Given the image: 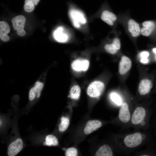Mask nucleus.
Instances as JSON below:
<instances>
[{
	"mask_svg": "<svg viewBox=\"0 0 156 156\" xmlns=\"http://www.w3.org/2000/svg\"><path fill=\"white\" fill-rule=\"evenodd\" d=\"M119 21L131 38L136 39L141 35L140 24L129 15H119Z\"/></svg>",
	"mask_w": 156,
	"mask_h": 156,
	"instance_id": "obj_1",
	"label": "nucleus"
},
{
	"mask_svg": "<svg viewBox=\"0 0 156 156\" xmlns=\"http://www.w3.org/2000/svg\"><path fill=\"white\" fill-rule=\"evenodd\" d=\"M141 35L143 36L156 39V20H148L141 23Z\"/></svg>",
	"mask_w": 156,
	"mask_h": 156,
	"instance_id": "obj_2",
	"label": "nucleus"
},
{
	"mask_svg": "<svg viewBox=\"0 0 156 156\" xmlns=\"http://www.w3.org/2000/svg\"><path fill=\"white\" fill-rule=\"evenodd\" d=\"M104 88V84L102 82L94 81L90 83L88 86L87 93L91 97L97 98L101 95Z\"/></svg>",
	"mask_w": 156,
	"mask_h": 156,
	"instance_id": "obj_3",
	"label": "nucleus"
},
{
	"mask_svg": "<svg viewBox=\"0 0 156 156\" xmlns=\"http://www.w3.org/2000/svg\"><path fill=\"white\" fill-rule=\"evenodd\" d=\"M142 140L141 133L137 132L126 136L124 139V142L126 146L131 148L140 145Z\"/></svg>",
	"mask_w": 156,
	"mask_h": 156,
	"instance_id": "obj_4",
	"label": "nucleus"
},
{
	"mask_svg": "<svg viewBox=\"0 0 156 156\" xmlns=\"http://www.w3.org/2000/svg\"><path fill=\"white\" fill-rule=\"evenodd\" d=\"M70 15L74 26L76 28L80 27V23L84 24L86 22V19L83 14L78 10H70Z\"/></svg>",
	"mask_w": 156,
	"mask_h": 156,
	"instance_id": "obj_5",
	"label": "nucleus"
},
{
	"mask_svg": "<svg viewBox=\"0 0 156 156\" xmlns=\"http://www.w3.org/2000/svg\"><path fill=\"white\" fill-rule=\"evenodd\" d=\"M101 20L111 26H113L119 21V18L114 13L107 10L102 12L101 16Z\"/></svg>",
	"mask_w": 156,
	"mask_h": 156,
	"instance_id": "obj_6",
	"label": "nucleus"
},
{
	"mask_svg": "<svg viewBox=\"0 0 156 156\" xmlns=\"http://www.w3.org/2000/svg\"><path fill=\"white\" fill-rule=\"evenodd\" d=\"M23 142L21 139L18 138L11 143L9 146L8 154L9 156H14L22 149Z\"/></svg>",
	"mask_w": 156,
	"mask_h": 156,
	"instance_id": "obj_7",
	"label": "nucleus"
},
{
	"mask_svg": "<svg viewBox=\"0 0 156 156\" xmlns=\"http://www.w3.org/2000/svg\"><path fill=\"white\" fill-rule=\"evenodd\" d=\"M121 48L120 38L118 36L114 38L110 44H107L104 46V49L108 53L114 55L116 54Z\"/></svg>",
	"mask_w": 156,
	"mask_h": 156,
	"instance_id": "obj_8",
	"label": "nucleus"
},
{
	"mask_svg": "<svg viewBox=\"0 0 156 156\" xmlns=\"http://www.w3.org/2000/svg\"><path fill=\"white\" fill-rule=\"evenodd\" d=\"M146 114V111L144 108L139 107L135 110L132 116L131 121L134 125L138 124L143 121Z\"/></svg>",
	"mask_w": 156,
	"mask_h": 156,
	"instance_id": "obj_9",
	"label": "nucleus"
},
{
	"mask_svg": "<svg viewBox=\"0 0 156 156\" xmlns=\"http://www.w3.org/2000/svg\"><path fill=\"white\" fill-rule=\"evenodd\" d=\"M153 87L152 81L149 79H144L140 82L138 91L141 95H146L148 93Z\"/></svg>",
	"mask_w": 156,
	"mask_h": 156,
	"instance_id": "obj_10",
	"label": "nucleus"
},
{
	"mask_svg": "<svg viewBox=\"0 0 156 156\" xmlns=\"http://www.w3.org/2000/svg\"><path fill=\"white\" fill-rule=\"evenodd\" d=\"M131 60L128 57L123 55L122 57L119 66V72L121 75L126 74L131 67Z\"/></svg>",
	"mask_w": 156,
	"mask_h": 156,
	"instance_id": "obj_11",
	"label": "nucleus"
},
{
	"mask_svg": "<svg viewBox=\"0 0 156 156\" xmlns=\"http://www.w3.org/2000/svg\"><path fill=\"white\" fill-rule=\"evenodd\" d=\"M89 61L86 60L77 59L72 62L71 66L73 70L76 71H85L88 69Z\"/></svg>",
	"mask_w": 156,
	"mask_h": 156,
	"instance_id": "obj_12",
	"label": "nucleus"
},
{
	"mask_svg": "<svg viewBox=\"0 0 156 156\" xmlns=\"http://www.w3.org/2000/svg\"><path fill=\"white\" fill-rule=\"evenodd\" d=\"M101 126V122L98 120H89L85 126L84 133L86 134H90L97 130Z\"/></svg>",
	"mask_w": 156,
	"mask_h": 156,
	"instance_id": "obj_13",
	"label": "nucleus"
},
{
	"mask_svg": "<svg viewBox=\"0 0 156 156\" xmlns=\"http://www.w3.org/2000/svg\"><path fill=\"white\" fill-rule=\"evenodd\" d=\"M119 118L120 120L123 122H127L130 118V114L129 106L126 103H123L119 111Z\"/></svg>",
	"mask_w": 156,
	"mask_h": 156,
	"instance_id": "obj_14",
	"label": "nucleus"
},
{
	"mask_svg": "<svg viewBox=\"0 0 156 156\" xmlns=\"http://www.w3.org/2000/svg\"><path fill=\"white\" fill-rule=\"evenodd\" d=\"M26 18L22 15H19L13 18L12 20L13 27L15 30L24 29Z\"/></svg>",
	"mask_w": 156,
	"mask_h": 156,
	"instance_id": "obj_15",
	"label": "nucleus"
},
{
	"mask_svg": "<svg viewBox=\"0 0 156 156\" xmlns=\"http://www.w3.org/2000/svg\"><path fill=\"white\" fill-rule=\"evenodd\" d=\"M96 156H112L113 152L110 146L107 144L101 146L95 154Z\"/></svg>",
	"mask_w": 156,
	"mask_h": 156,
	"instance_id": "obj_16",
	"label": "nucleus"
},
{
	"mask_svg": "<svg viewBox=\"0 0 156 156\" xmlns=\"http://www.w3.org/2000/svg\"><path fill=\"white\" fill-rule=\"evenodd\" d=\"M81 89L80 87L77 85H74L71 88L69 96L72 99H78L80 96Z\"/></svg>",
	"mask_w": 156,
	"mask_h": 156,
	"instance_id": "obj_17",
	"label": "nucleus"
},
{
	"mask_svg": "<svg viewBox=\"0 0 156 156\" xmlns=\"http://www.w3.org/2000/svg\"><path fill=\"white\" fill-rule=\"evenodd\" d=\"M63 29L59 27L55 34V38L57 41L60 42H64L68 39V36L66 34L61 33Z\"/></svg>",
	"mask_w": 156,
	"mask_h": 156,
	"instance_id": "obj_18",
	"label": "nucleus"
},
{
	"mask_svg": "<svg viewBox=\"0 0 156 156\" xmlns=\"http://www.w3.org/2000/svg\"><path fill=\"white\" fill-rule=\"evenodd\" d=\"M69 125V119L64 117H62L61 119V122L58 126L59 131L62 132L65 131L68 128Z\"/></svg>",
	"mask_w": 156,
	"mask_h": 156,
	"instance_id": "obj_19",
	"label": "nucleus"
},
{
	"mask_svg": "<svg viewBox=\"0 0 156 156\" xmlns=\"http://www.w3.org/2000/svg\"><path fill=\"white\" fill-rule=\"evenodd\" d=\"M45 142L46 145L48 146H56L58 144L57 138L52 135H48L46 136Z\"/></svg>",
	"mask_w": 156,
	"mask_h": 156,
	"instance_id": "obj_20",
	"label": "nucleus"
},
{
	"mask_svg": "<svg viewBox=\"0 0 156 156\" xmlns=\"http://www.w3.org/2000/svg\"><path fill=\"white\" fill-rule=\"evenodd\" d=\"M10 31V27L8 23L4 21L0 22V35L7 34Z\"/></svg>",
	"mask_w": 156,
	"mask_h": 156,
	"instance_id": "obj_21",
	"label": "nucleus"
},
{
	"mask_svg": "<svg viewBox=\"0 0 156 156\" xmlns=\"http://www.w3.org/2000/svg\"><path fill=\"white\" fill-rule=\"evenodd\" d=\"M110 98L112 101L118 105L122 104V101L120 96L115 92L111 93L110 95Z\"/></svg>",
	"mask_w": 156,
	"mask_h": 156,
	"instance_id": "obj_22",
	"label": "nucleus"
},
{
	"mask_svg": "<svg viewBox=\"0 0 156 156\" xmlns=\"http://www.w3.org/2000/svg\"><path fill=\"white\" fill-rule=\"evenodd\" d=\"M149 54V53L146 51H144L140 52L139 55L140 58V62L143 64L147 63L148 62V57Z\"/></svg>",
	"mask_w": 156,
	"mask_h": 156,
	"instance_id": "obj_23",
	"label": "nucleus"
},
{
	"mask_svg": "<svg viewBox=\"0 0 156 156\" xmlns=\"http://www.w3.org/2000/svg\"><path fill=\"white\" fill-rule=\"evenodd\" d=\"M66 156H76L77 155V151L74 147H71L67 149L65 153Z\"/></svg>",
	"mask_w": 156,
	"mask_h": 156,
	"instance_id": "obj_24",
	"label": "nucleus"
},
{
	"mask_svg": "<svg viewBox=\"0 0 156 156\" xmlns=\"http://www.w3.org/2000/svg\"><path fill=\"white\" fill-rule=\"evenodd\" d=\"M43 86V84L41 82H37L36 83L34 87L37 94L40 93V92Z\"/></svg>",
	"mask_w": 156,
	"mask_h": 156,
	"instance_id": "obj_25",
	"label": "nucleus"
},
{
	"mask_svg": "<svg viewBox=\"0 0 156 156\" xmlns=\"http://www.w3.org/2000/svg\"><path fill=\"white\" fill-rule=\"evenodd\" d=\"M36 92L34 87L31 88L30 90L29 93V99L30 100L32 101L35 98Z\"/></svg>",
	"mask_w": 156,
	"mask_h": 156,
	"instance_id": "obj_26",
	"label": "nucleus"
},
{
	"mask_svg": "<svg viewBox=\"0 0 156 156\" xmlns=\"http://www.w3.org/2000/svg\"><path fill=\"white\" fill-rule=\"evenodd\" d=\"M35 7L30 5L24 4L23 8L24 10L27 12H31L34 9Z\"/></svg>",
	"mask_w": 156,
	"mask_h": 156,
	"instance_id": "obj_27",
	"label": "nucleus"
},
{
	"mask_svg": "<svg viewBox=\"0 0 156 156\" xmlns=\"http://www.w3.org/2000/svg\"><path fill=\"white\" fill-rule=\"evenodd\" d=\"M0 38L2 40L5 42L8 41L10 39L9 37L7 34L0 35Z\"/></svg>",
	"mask_w": 156,
	"mask_h": 156,
	"instance_id": "obj_28",
	"label": "nucleus"
},
{
	"mask_svg": "<svg viewBox=\"0 0 156 156\" xmlns=\"http://www.w3.org/2000/svg\"><path fill=\"white\" fill-rule=\"evenodd\" d=\"M17 33L18 35L20 36H23L26 34V32L24 29H20L17 31Z\"/></svg>",
	"mask_w": 156,
	"mask_h": 156,
	"instance_id": "obj_29",
	"label": "nucleus"
},
{
	"mask_svg": "<svg viewBox=\"0 0 156 156\" xmlns=\"http://www.w3.org/2000/svg\"><path fill=\"white\" fill-rule=\"evenodd\" d=\"M152 52L155 54L156 59V47H154L152 49Z\"/></svg>",
	"mask_w": 156,
	"mask_h": 156,
	"instance_id": "obj_30",
	"label": "nucleus"
},
{
	"mask_svg": "<svg viewBox=\"0 0 156 156\" xmlns=\"http://www.w3.org/2000/svg\"><path fill=\"white\" fill-rule=\"evenodd\" d=\"M40 93H39L38 94H37V98H39L40 96Z\"/></svg>",
	"mask_w": 156,
	"mask_h": 156,
	"instance_id": "obj_31",
	"label": "nucleus"
},
{
	"mask_svg": "<svg viewBox=\"0 0 156 156\" xmlns=\"http://www.w3.org/2000/svg\"><path fill=\"white\" fill-rule=\"evenodd\" d=\"M141 125H144V124H145V123H144V121H142L141 122Z\"/></svg>",
	"mask_w": 156,
	"mask_h": 156,
	"instance_id": "obj_32",
	"label": "nucleus"
}]
</instances>
